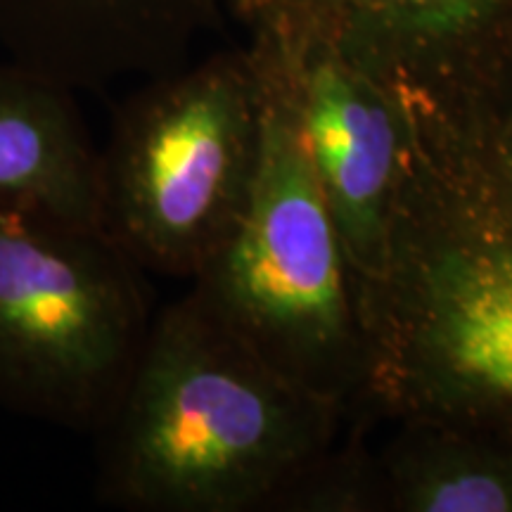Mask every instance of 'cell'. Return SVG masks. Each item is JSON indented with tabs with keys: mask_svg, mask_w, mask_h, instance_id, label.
<instances>
[{
	"mask_svg": "<svg viewBox=\"0 0 512 512\" xmlns=\"http://www.w3.org/2000/svg\"><path fill=\"white\" fill-rule=\"evenodd\" d=\"M482 114L413 95L384 264L358 290L366 396L401 418H512V185Z\"/></svg>",
	"mask_w": 512,
	"mask_h": 512,
	"instance_id": "obj_1",
	"label": "cell"
},
{
	"mask_svg": "<svg viewBox=\"0 0 512 512\" xmlns=\"http://www.w3.org/2000/svg\"><path fill=\"white\" fill-rule=\"evenodd\" d=\"M344 408L275 370L197 294L152 318L98 432V498L131 512H252L330 456Z\"/></svg>",
	"mask_w": 512,
	"mask_h": 512,
	"instance_id": "obj_2",
	"label": "cell"
},
{
	"mask_svg": "<svg viewBox=\"0 0 512 512\" xmlns=\"http://www.w3.org/2000/svg\"><path fill=\"white\" fill-rule=\"evenodd\" d=\"M254 64L264 128L252 195L190 290L275 370L349 408L368 384L358 285L297 119Z\"/></svg>",
	"mask_w": 512,
	"mask_h": 512,
	"instance_id": "obj_3",
	"label": "cell"
},
{
	"mask_svg": "<svg viewBox=\"0 0 512 512\" xmlns=\"http://www.w3.org/2000/svg\"><path fill=\"white\" fill-rule=\"evenodd\" d=\"M261 128L252 53L145 79L98 150L100 228L143 273L195 280L245 214Z\"/></svg>",
	"mask_w": 512,
	"mask_h": 512,
	"instance_id": "obj_4",
	"label": "cell"
},
{
	"mask_svg": "<svg viewBox=\"0 0 512 512\" xmlns=\"http://www.w3.org/2000/svg\"><path fill=\"white\" fill-rule=\"evenodd\" d=\"M100 226L0 202V408L98 434L155 313Z\"/></svg>",
	"mask_w": 512,
	"mask_h": 512,
	"instance_id": "obj_5",
	"label": "cell"
},
{
	"mask_svg": "<svg viewBox=\"0 0 512 512\" xmlns=\"http://www.w3.org/2000/svg\"><path fill=\"white\" fill-rule=\"evenodd\" d=\"M252 55L297 119L361 290L384 264L413 95L320 36L261 29Z\"/></svg>",
	"mask_w": 512,
	"mask_h": 512,
	"instance_id": "obj_6",
	"label": "cell"
},
{
	"mask_svg": "<svg viewBox=\"0 0 512 512\" xmlns=\"http://www.w3.org/2000/svg\"><path fill=\"white\" fill-rule=\"evenodd\" d=\"M512 0H261L256 31L320 36L441 105H486L470 74L503 34Z\"/></svg>",
	"mask_w": 512,
	"mask_h": 512,
	"instance_id": "obj_7",
	"label": "cell"
},
{
	"mask_svg": "<svg viewBox=\"0 0 512 512\" xmlns=\"http://www.w3.org/2000/svg\"><path fill=\"white\" fill-rule=\"evenodd\" d=\"M211 0H0L10 62L72 91L181 69Z\"/></svg>",
	"mask_w": 512,
	"mask_h": 512,
	"instance_id": "obj_8",
	"label": "cell"
},
{
	"mask_svg": "<svg viewBox=\"0 0 512 512\" xmlns=\"http://www.w3.org/2000/svg\"><path fill=\"white\" fill-rule=\"evenodd\" d=\"M0 202L100 226L98 150L74 91L15 62L0 67Z\"/></svg>",
	"mask_w": 512,
	"mask_h": 512,
	"instance_id": "obj_9",
	"label": "cell"
},
{
	"mask_svg": "<svg viewBox=\"0 0 512 512\" xmlns=\"http://www.w3.org/2000/svg\"><path fill=\"white\" fill-rule=\"evenodd\" d=\"M384 465V491L403 512H512V418H406Z\"/></svg>",
	"mask_w": 512,
	"mask_h": 512,
	"instance_id": "obj_10",
	"label": "cell"
},
{
	"mask_svg": "<svg viewBox=\"0 0 512 512\" xmlns=\"http://www.w3.org/2000/svg\"><path fill=\"white\" fill-rule=\"evenodd\" d=\"M484 138L501 174L512 185V98L505 107H486L482 114Z\"/></svg>",
	"mask_w": 512,
	"mask_h": 512,
	"instance_id": "obj_11",
	"label": "cell"
},
{
	"mask_svg": "<svg viewBox=\"0 0 512 512\" xmlns=\"http://www.w3.org/2000/svg\"><path fill=\"white\" fill-rule=\"evenodd\" d=\"M259 3H261V0H235V5H238V8L245 12L249 19H252L256 8H259Z\"/></svg>",
	"mask_w": 512,
	"mask_h": 512,
	"instance_id": "obj_12",
	"label": "cell"
}]
</instances>
